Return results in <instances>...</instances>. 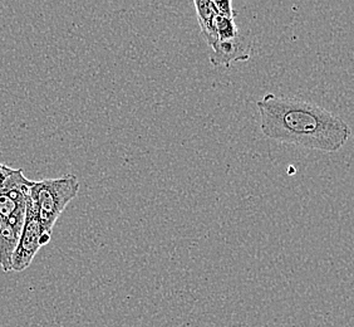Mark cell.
Returning <instances> with one entry per match:
<instances>
[{
  "mask_svg": "<svg viewBox=\"0 0 354 327\" xmlns=\"http://www.w3.org/2000/svg\"><path fill=\"white\" fill-rule=\"evenodd\" d=\"M210 63L214 67L230 69L232 62H245L250 60L252 52V38L241 32L229 41H218L212 47Z\"/></svg>",
  "mask_w": 354,
  "mask_h": 327,
  "instance_id": "obj_4",
  "label": "cell"
},
{
  "mask_svg": "<svg viewBox=\"0 0 354 327\" xmlns=\"http://www.w3.org/2000/svg\"><path fill=\"white\" fill-rule=\"evenodd\" d=\"M214 6H215V9H216V14L220 15V17L235 19L236 15H238L236 12L234 10L232 3L230 0H218V1H214Z\"/></svg>",
  "mask_w": 354,
  "mask_h": 327,
  "instance_id": "obj_8",
  "label": "cell"
},
{
  "mask_svg": "<svg viewBox=\"0 0 354 327\" xmlns=\"http://www.w3.org/2000/svg\"><path fill=\"white\" fill-rule=\"evenodd\" d=\"M21 231L0 219V267L4 272L12 271V258L21 238Z\"/></svg>",
  "mask_w": 354,
  "mask_h": 327,
  "instance_id": "obj_5",
  "label": "cell"
},
{
  "mask_svg": "<svg viewBox=\"0 0 354 327\" xmlns=\"http://www.w3.org/2000/svg\"><path fill=\"white\" fill-rule=\"evenodd\" d=\"M194 4L196 8V15H198V26L201 29V33L204 35L206 43L212 47L218 42L214 28H212V21L218 15L214 1L212 0H195Z\"/></svg>",
  "mask_w": 354,
  "mask_h": 327,
  "instance_id": "obj_6",
  "label": "cell"
},
{
  "mask_svg": "<svg viewBox=\"0 0 354 327\" xmlns=\"http://www.w3.org/2000/svg\"><path fill=\"white\" fill-rule=\"evenodd\" d=\"M43 233L47 232L43 231L39 220L27 204L26 223L12 258V271L23 272L32 265L37 253L43 247L41 240Z\"/></svg>",
  "mask_w": 354,
  "mask_h": 327,
  "instance_id": "obj_3",
  "label": "cell"
},
{
  "mask_svg": "<svg viewBox=\"0 0 354 327\" xmlns=\"http://www.w3.org/2000/svg\"><path fill=\"white\" fill-rule=\"evenodd\" d=\"M80 182L73 174L35 182L28 206L35 213L44 232H53L55 223L67 205L78 195Z\"/></svg>",
  "mask_w": 354,
  "mask_h": 327,
  "instance_id": "obj_2",
  "label": "cell"
},
{
  "mask_svg": "<svg viewBox=\"0 0 354 327\" xmlns=\"http://www.w3.org/2000/svg\"><path fill=\"white\" fill-rule=\"evenodd\" d=\"M264 136L309 150L337 152L352 136L344 120L317 103L266 94L257 103Z\"/></svg>",
  "mask_w": 354,
  "mask_h": 327,
  "instance_id": "obj_1",
  "label": "cell"
},
{
  "mask_svg": "<svg viewBox=\"0 0 354 327\" xmlns=\"http://www.w3.org/2000/svg\"><path fill=\"white\" fill-rule=\"evenodd\" d=\"M212 28L218 41H229L240 33L235 19L224 18L220 15L215 17V19L212 21Z\"/></svg>",
  "mask_w": 354,
  "mask_h": 327,
  "instance_id": "obj_7",
  "label": "cell"
},
{
  "mask_svg": "<svg viewBox=\"0 0 354 327\" xmlns=\"http://www.w3.org/2000/svg\"><path fill=\"white\" fill-rule=\"evenodd\" d=\"M12 168H9L7 165L0 163V191L4 188V185L7 183L8 177L12 173Z\"/></svg>",
  "mask_w": 354,
  "mask_h": 327,
  "instance_id": "obj_9",
  "label": "cell"
}]
</instances>
